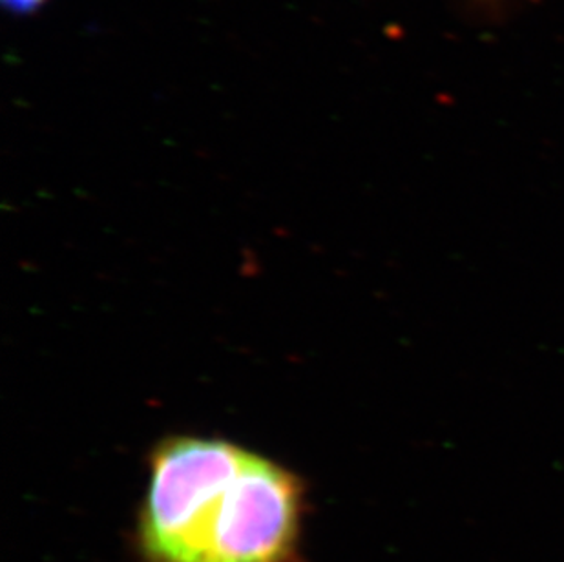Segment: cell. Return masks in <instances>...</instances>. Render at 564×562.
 I'll use <instances>...</instances> for the list:
<instances>
[{"mask_svg": "<svg viewBox=\"0 0 564 562\" xmlns=\"http://www.w3.org/2000/svg\"><path fill=\"white\" fill-rule=\"evenodd\" d=\"M304 508L293 473L225 441L176 436L150 458L147 562H288Z\"/></svg>", "mask_w": 564, "mask_h": 562, "instance_id": "6da1fadb", "label": "cell"}, {"mask_svg": "<svg viewBox=\"0 0 564 562\" xmlns=\"http://www.w3.org/2000/svg\"><path fill=\"white\" fill-rule=\"evenodd\" d=\"M0 2H2L4 8H8L11 13H15V15H28V13L37 11L46 0H0Z\"/></svg>", "mask_w": 564, "mask_h": 562, "instance_id": "7a4b0ae2", "label": "cell"}]
</instances>
